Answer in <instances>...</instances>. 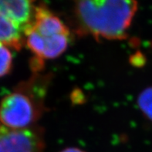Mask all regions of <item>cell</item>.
Wrapping results in <instances>:
<instances>
[{"label": "cell", "mask_w": 152, "mask_h": 152, "mask_svg": "<svg viewBox=\"0 0 152 152\" xmlns=\"http://www.w3.org/2000/svg\"><path fill=\"white\" fill-rule=\"evenodd\" d=\"M13 63V56L8 47L0 42V77H5L10 73Z\"/></svg>", "instance_id": "7"}, {"label": "cell", "mask_w": 152, "mask_h": 152, "mask_svg": "<svg viewBox=\"0 0 152 152\" xmlns=\"http://www.w3.org/2000/svg\"><path fill=\"white\" fill-rule=\"evenodd\" d=\"M51 77L40 72L16 86L0 103V124L24 129L37 125L46 110L45 98Z\"/></svg>", "instance_id": "2"}, {"label": "cell", "mask_w": 152, "mask_h": 152, "mask_svg": "<svg viewBox=\"0 0 152 152\" xmlns=\"http://www.w3.org/2000/svg\"><path fill=\"white\" fill-rule=\"evenodd\" d=\"M69 39V29L60 18L43 6L36 7L24 42L34 54L35 60L43 63L60 56L67 49Z\"/></svg>", "instance_id": "3"}, {"label": "cell", "mask_w": 152, "mask_h": 152, "mask_svg": "<svg viewBox=\"0 0 152 152\" xmlns=\"http://www.w3.org/2000/svg\"><path fill=\"white\" fill-rule=\"evenodd\" d=\"M34 0H0V42L19 50L34 18Z\"/></svg>", "instance_id": "4"}, {"label": "cell", "mask_w": 152, "mask_h": 152, "mask_svg": "<svg viewBox=\"0 0 152 152\" xmlns=\"http://www.w3.org/2000/svg\"><path fill=\"white\" fill-rule=\"evenodd\" d=\"M137 104L144 116L152 122V87H148L140 94Z\"/></svg>", "instance_id": "6"}, {"label": "cell", "mask_w": 152, "mask_h": 152, "mask_svg": "<svg viewBox=\"0 0 152 152\" xmlns=\"http://www.w3.org/2000/svg\"><path fill=\"white\" fill-rule=\"evenodd\" d=\"M45 146L41 127L13 129L0 124V152H44Z\"/></svg>", "instance_id": "5"}, {"label": "cell", "mask_w": 152, "mask_h": 152, "mask_svg": "<svg viewBox=\"0 0 152 152\" xmlns=\"http://www.w3.org/2000/svg\"><path fill=\"white\" fill-rule=\"evenodd\" d=\"M77 29L96 39L121 40L137 10L136 0H72Z\"/></svg>", "instance_id": "1"}, {"label": "cell", "mask_w": 152, "mask_h": 152, "mask_svg": "<svg viewBox=\"0 0 152 152\" xmlns=\"http://www.w3.org/2000/svg\"><path fill=\"white\" fill-rule=\"evenodd\" d=\"M60 152H85L84 151L81 150L77 148H67L64 149V150L61 151Z\"/></svg>", "instance_id": "8"}]
</instances>
